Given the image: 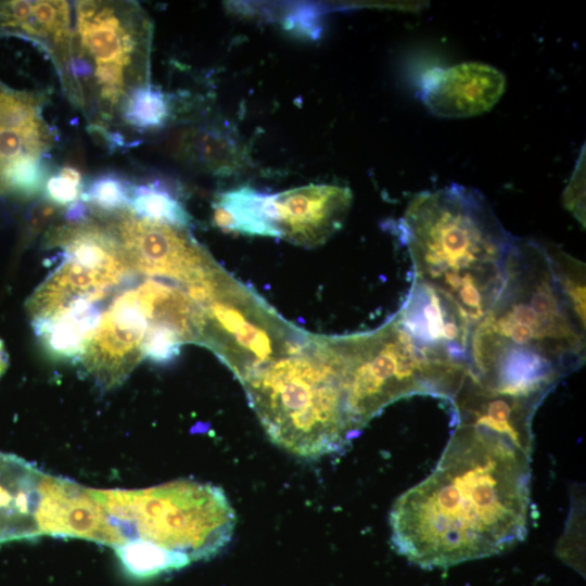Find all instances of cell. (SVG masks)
I'll list each match as a JSON object with an SVG mask.
<instances>
[{"instance_id": "83f0119b", "label": "cell", "mask_w": 586, "mask_h": 586, "mask_svg": "<svg viewBox=\"0 0 586 586\" xmlns=\"http://www.w3.org/2000/svg\"><path fill=\"white\" fill-rule=\"evenodd\" d=\"M59 215V207L47 199L38 201L29 211L23 230V243L28 244Z\"/></svg>"}, {"instance_id": "277c9868", "label": "cell", "mask_w": 586, "mask_h": 586, "mask_svg": "<svg viewBox=\"0 0 586 586\" xmlns=\"http://www.w3.org/2000/svg\"><path fill=\"white\" fill-rule=\"evenodd\" d=\"M268 437L303 458L343 448L353 433L331 335H308L296 351L242 383Z\"/></svg>"}, {"instance_id": "ffe728a7", "label": "cell", "mask_w": 586, "mask_h": 586, "mask_svg": "<svg viewBox=\"0 0 586 586\" xmlns=\"http://www.w3.org/2000/svg\"><path fill=\"white\" fill-rule=\"evenodd\" d=\"M148 326L166 328L175 332L183 344L199 342L200 308L180 285L146 279L137 288Z\"/></svg>"}, {"instance_id": "5bb4252c", "label": "cell", "mask_w": 586, "mask_h": 586, "mask_svg": "<svg viewBox=\"0 0 586 586\" xmlns=\"http://www.w3.org/2000/svg\"><path fill=\"white\" fill-rule=\"evenodd\" d=\"M506 88L505 75L481 62H463L428 71L421 81V100L442 118H466L491 110Z\"/></svg>"}, {"instance_id": "5b68a950", "label": "cell", "mask_w": 586, "mask_h": 586, "mask_svg": "<svg viewBox=\"0 0 586 586\" xmlns=\"http://www.w3.org/2000/svg\"><path fill=\"white\" fill-rule=\"evenodd\" d=\"M69 55L59 74L68 99L109 129L129 94L150 84L152 23L138 3L75 2Z\"/></svg>"}, {"instance_id": "30bf717a", "label": "cell", "mask_w": 586, "mask_h": 586, "mask_svg": "<svg viewBox=\"0 0 586 586\" xmlns=\"http://www.w3.org/2000/svg\"><path fill=\"white\" fill-rule=\"evenodd\" d=\"M148 319L137 289L118 294L100 318L79 358L103 390L122 384L142 357Z\"/></svg>"}, {"instance_id": "2e32d148", "label": "cell", "mask_w": 586, "mask_h": 586, "mask_svg": "<svg viewBox=\"0 0 586 586\" xmlns=\"http://www.w3.org/2000/svg\"><path fill=\"white\" fill-rule=\"evenodd\" d=\"M0 36L27 39L53 61L59 74L69 55L71 8L66 1H0Z\"/></svg>"}, {"instance_id": "6da1fadb", "label": "cell", "mask_w": 586, "mask_h": 586, "mask_svg": "<svg viewBox=\"0 0 586 586\" xmlns=\"http://www.w3.org/2000/svg\"><path fill=\"white\" fill-rule=\"evenodd\" d=\"M530 479L528 450L460 421L434 471L393 504L392 546L423 569L500 553L526 535Z\"/></svg>"}, {"instance_id": "cb8c5ba5", "label": "cell", "mask_w": 586, "mask_h": 586, "mask_svg": "<svg viewBox=\"0 0 586 586\" xmlns=\"http://www.w3.org/2000/svg\"><path fill=\"white\" fill-rule=\"evenodd\" d=\"M169 116V102L151 84L136 88L127 98L120 113L127 126L150 130L163 126Z\"/></svg>"}, {"instance_id": "8fae6325", "label": "cell", "mask_w": 586, "mask_h": 586, "mask_svg": "<svg viewBox=\"0 0 586 586\" xmlns=\"http://www.w3.org/2000/svg\"><path fill=\"white\" fill-rule=\"evenodd\" d=\"M35 519L40 536L81 538L112 548L127 543L92 488L42 472Z\"/></svg>"}, {"instance_id": "ac0fdd59", "label": "cell", "mask_w": 586, "mask_h": 586, "mask_svg": "<svg viewBox=\"0 0 586 586\" xmlns=\"http://www.w3.org/2000/svg\"><path fill=\"white\" fill-rule=\"evenodd\" d=\"M165 145L173 157L213 175H232L246 162L241 145L216 127H180Z\"/></svg>"}, {"instance_id": "9c48e42d", "label": "cell", "mask_w": 586, "mask_h": 586, "mask_svg": "<svg viewBox=\"0 0 586 586\" xmlns=\"http://www.w3.org/2000/svg\"><path fill=\"white\" fill-rule=\"evenodd\" d=\"M106 214L102 220L130 269L139 273L186 289L208 279L220 267L186 228L150 221L128 209Z\"/></svg>"}, {"instance_id": "d6986e66", "label": "cell", "mask_w": 586, "mask_h": 586, "mask_svg": "<svg viewBox=\"0 0 586 586\" xmlns=\"http://www.w3.org/2000/svg\"><path fill=\"white\" fill-rule=\"evenodd\" d=\"M101 318L95 303L79 300L60 313L30 321L44 352L58 360H79Z\"/></svg>"}, {"instance_id": "f546056e", "label": "cell", "mask_w": 586, "mask_h": 586, "mask_svg": "<svg viewBox=\"0 0 586 586\" xmlns=\"http://www.w3.org/2000/svg\"><path fill=\"white\" fill-rule=\"evenodd\" d=\"M9 365V357L2 340L0 339V378L4 373Z\"/></svg>"}, {"instance_id": "8992f818", "label": "cell", "mask_w": 586, "mask_h": 586, "mask_svg": "<svg viewBox=\"0 0 586 586\" xmlns=\"http://www.w3.org/2000/svg\"><path fill=\"white\" fill-rule=\"evenodd\" d=\"M347 419L356 435L392 403L418 393L454 400L468 367L435 359L393 316L366 332L333 335Z\"/></svg>"}, {"instance_id": "4fadbf2b", "label": "cell", "mask_w": 586, "mask_h": 586, "mask_svg": "<svg viewBox=\"0 0 586 586\" xmlns=\"http://www.w3.org/2000/svg\"><path fill=\"white\" fill-rule=\"evenodd\" d=\"M349 188L308 184L269 195L280 238L304 247L324 243L339 231L352 206Z\"/></svg>"}, {"instance_id": "484cf974", "label": "cell", "mask_w": 586, "mask_h": 586, "mask_svg": "<svg viewBox=\"0 0 586 586\" xmlns=\"http://www.w3.org/2000/svg\"><path fill=\"white\" fill-rule=\"evenodd\" d=\"M559 282L578 315L585 319V266L558 249H547Z\"/></svg>"}, {"instance_id": "3957f363", "label": "cell", "mask_w": 586, "mask_h": 586, "mask_svg": "<svg viewBox=\"0 0 586 586\" xmlns=\"http://www.w3.org/2000/svg\"><path fill=\"white\" fill-rule=\"evenodd\" d=\"M398 233L416 277L448 294L475 326L501 289L514 240L485 198L455 183L420 192Z\"/></svg>"}, {"instance_id": "52a82bcc", "label": "cell", "mask_w": 586, "mask_h": 586, "mask_svg": "<svg viewBox=\"0 0 586 586\" xmlns=\"http://www.w3.org/2000/svg\"><path fill=\"white\" fill-rule=\"evenodd\" d=\"M93 496L127 542L141 539L184 555L216 556L231 540L235 513L216 485L176 480L143 489H94Z\"/></svg>"}, {"instance_id": "7a4b0ae2", "label": "cell", "mask_w": 586, "mask_h": 586, "mask_svg": "<svg viewBox=\"0 0 586 586\" xmlns=\"http://www.w3.org/2000/svg\"><path fill=\"white\" fill-rule=\"evenodd\" d=\"M585 319L555 275L547 249L514 239L501 289L474 326L468 375L483 392L539 404L585 360Z\"/></svg>"}, {"instance_id": "7402d4cb", "label": "cell", "mask_w": 586, "mask_h": 586, "mask_svg": "<svg viewBox=\"0 0 586 586\" xmlns=\"http://www.w3.org/2000/svg\"><path fill=\"white\" fill-rule=\"evenodd\" d=\"M127 209L137 217L188 229L191 216L183 204L157 182L131 186Z\"/></svg>"}, {"instance_id": "e0dca14e", "label": "cell", "mask_w": 586, "mask_h": 586, "mask_svg": "<svg viewBox=\"0 0 586 586\" xmlns=\"http://www.w3.org/2000/svg\"><path fill=\"white\" fill-rule=\"evenodd\" d=\"M41 474L30 462L0 453V544L40 536L35 511Z\"/></svg>"}, {"instance_id": "f1b7e54d", "label": "cell", "mask_w": 586, "mask_h": 586, "mask_svg": "<svg viewBox=\"0 0 586 586\" xmlns=\"http://www.w3.org/2000/svg\"><path fill=\"white\" fill-rule=\"evenodd\" d=\"M82 191V186L61 174L51 175L48 177L44 192L47 200L56 206H71L78 202Z\"/></svg>"}, {"instance_id": "d4e9b609", "label": "cell", "mask_w": 586, "mask_h": 586, "mask_svg": "<svg viewBox=\"0 0 586 586\" xmlns=\"http://www.w3.org/2000/svg\"><path fill=\"white\" fill-rule=\"evenodd\" d=\"M131 186L115 173L93 178L82 188L80 199L101 212L116 213L127 208Z\"/></svg>"}, {"instance_id": "ba28073f", "label": "cell", "mask_w": 586, "mask_h": 586, "mask_svg": "<svg viewBox=\"0 0 586 586\" xmlns=\"http://www.w3.org/2000/svg\"><path fill=\"white\" fill-rule=\"evenodd\" d=\"M198 306V344L211 349L241 384L265 366L298 349L309 335L285 321L230 273L214 295Z\"/></svg>"}, {"instance_id": "7c38bea8", "label": "cell", "mask_w": 586, "mask_h": 586, "mask_svg": "<svg viewBox=\"0 0 586 586\" xmlns=\"http://www.w3.org/2000/svg\"><path fill=\"white\" fill-rule=\"evenodd\" d=\"M395 317L432 357L468 367L474 326L448 294L415 276L408 297Z\"/></svg>"}, {"instance_id": "4316f807", "label": "cell", "mask_w": 586, "mask_h": 586, "mask_svg": "<svg viewBox=\"0 0 586 586\" xmlns=\"http://www.w3.org/2000/svg\"><path fill=\"white\" fill-rule=\"evenodd\" d=\"M183 345L173 331L156 326H148L142 343V357L157 364L173 361Z\"/></svg>"}, {"instance_id": "9a60e30c", "label": "cell", "mask_w": 586, "mask_h": 586, "mask_svg": "<svg viewBox=\"0 0 586 586\" xmlns=\"http://www.w3.org/2000/svg\"><path fill=\"white\" fill-rule=\"evenodd\" d=\"M46 97L0 80V187L7 171L26 160H44L56 137L43 116Z\"/></svg>"}, {"instance_id": "603a6c76", "label": "cell", "mask_w": 586, "mask_h": 586, "mask_svg": "<svg viewBox=\"0 0 586 586\" xmlns=\"http://www.w3.org/2000/svg\"><path fill=\"white\" fill-rule=\"evenodd\" d=\"M115 552L125 569L138 577H151L178 570L191 562L184 555L141 539L128 540L115 548Z\"/></svg>"}, {"instance_id": "44dd1931", "label": "cell", "mask_w": 586, "mask_h": 586, "mask_svg": "<svg viewBox=\"0 0 586 586\" xmlns=\"http://www.w3.org/2000/svg\"><path fill=\"white\" fill-rule=\"evenodd\" d=\"M213 221L224 231L280 238L269 194L244 187L219 194L213 203Z\"/></svg>"}]
</instances>
